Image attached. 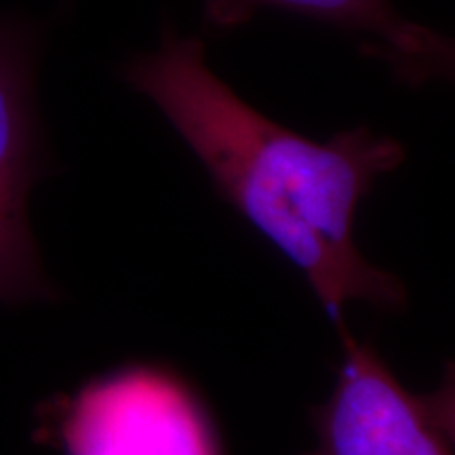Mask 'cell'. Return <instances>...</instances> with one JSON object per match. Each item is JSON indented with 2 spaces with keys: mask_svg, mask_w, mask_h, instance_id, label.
I'll use <instances>...</instances> for the list:
<instances>
[{
  "mask_svg": "<svg viewBox=\"0 0 455 455\" xmlns=\"http://www.w3.org/2000/svg\"><path fill=\"white\" fill-rule=\"evenodd\" d=\"M121 72L195 155L215 192L298 268L338 329L348 304L382 312L405 306L403 283L355 241L361 203L405 161L401 141L365 124L327 141L287 129L209 66L201 36L175 28Z\"/></svg>",
  "mask_w": 455,
  "mask_h": 455,
  "instance_id": "obj_1",
  "label": "cell"
},
{
  "mask_svg": "<svg viewBox=\"0 0 455 455\" xmlns=\"http://www.w3.org/2000/svg\"><path fill=\"white\" fill-rule=\"evenodd\" d=\"M34 439L60 455H226L198 390L158 363L114 367L44 401Z\"/></svg>",
  "mask_w": 455,
  "mask_h": 455,
  "instance_id": "obj_2",
  "label": "cell"
},
{
  "mask_svg": "<svg viewBox=\"0 0 455 455\" xmlns=\"http://www.w3.org/2000/svg\"><path fill=\"white\" fill-rule=\"evenodd\" d=\"M43 32L20 15H0V304L55 298L32 228L30 203L47 178L51 152L38 106Z\"/></svg>",
  "mask_w": 455,
  "mask_h": 455,
  "instance_id": "obj_3",
  "label": "cell"
},
{
  "mask_svg": "<svg viewBox=\"0 0 455 455\" xmlns=\"http://www.w3.org/2000/svg\"><path fill=\"white\" fill-rule=\"evenodd\" d=\"M341 335V365L312 411L315 447L301 455H453L451 445L367 341Z\"/></svg>",
  "mask_w": 455,
  "mask_h": 455,
  "instance_id": "obj_4",
  "label": "cell"
},
{
  "mask_svg": "<svg viewBox=\"0 0 455 455\" xmlns=\"http://www.w3.org/2000/svg\"><path fill=\"white\" fill-rule=\"evenodd\" d=\"M264 9H278L344 32L363 34L367 36L365 44L375 47H392L411 26L392 0H204L203 20L212 32H232Z\"/></svg>",
  "mask_w": 455,
  "mask_h": 455,
  "instance_id": "obj_5",
  "label": "cell"
},
{
  "mask_svg": "<svg viewBox=\"0 0 455 455\" xmlns=\"http://www.w3.org/2000/svg\"><path fill=\"white\" fill-rule=\"evenodd\" d=\"M363 53L382 61L403 84L451 83L455 84V34L430 30L411 21L405 36L395 47H369Z\"/></svg>",
  "mask_w": 455,
  "mask_h": 455,
  "instance_id": "obj_6",
  "label": "cell"
},
{
  "mask_svg": "<svg viewBox=\"0 0 455 455\" xmlns=\"http://www.w3.org/2000/svg\"><path fill=\"white\" fill-rule=\"evenodd\" d=\"M426 415L436 430L445 436L449 445L455 451V363L447 367L445 379H443L439 388L430 395L419 396Z\"/></svg>",
  "mask_w": 455,
  "mask_h": 455,
  "instance_id": "obj_7",
  "label": "cell"
}]
</instances>
